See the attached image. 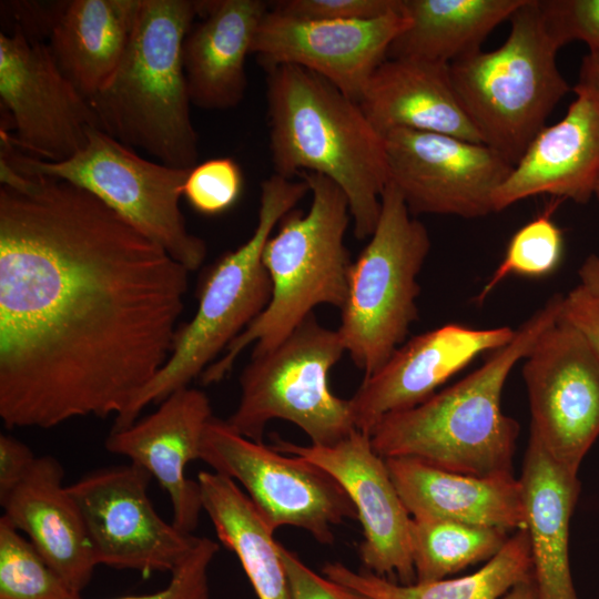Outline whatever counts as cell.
<instances>
[{
  "label": "cell",
  "mask_w": 599,
  "mask_h": 599,
  "mask_svg": "<svg viewBox=\"0 0 599 599\" xmlns=\"http://www.w3.org/2000/svg\"><path fill=\"white\" fill-rule=\"evenodd\" d=\"M0 418L118 417L174 345L190 271L91 192L0 159Z\"/></svg>",
  "instance_id": "cell-1"
},
{
  "label": "cell",
  "mask_w": 599,
  "mask_h": 599,
  "mask_svg": "<svg viewBox=\"0 0 599 599\" xmlns=\"http://www.w3.org/2000/svg\"><path fill=\"white\" fill-rule=\"evenodd\" d=\"M561 302V294L551 296L508 344L459 382L382 418L370 434L375 451L465 475H511L519 425L501 410L502 388L514 366L558 321Z\"/></svg>",
  "instance_id": "cell-2"
},
{
  "label": "cell",
  "mask_w": 599,
  "mask_h": 599,
  "mask_svg": "<svg viewBox=\"0 0 599 599\" xmlns=\"http://www.w3.org/2000/svg\"><path fill=\"white\" fill-rule=\"evenodd\" d=\"M265 71L274 174L332 180L348 200L355 237H369L389 182L384 136L357 102L321 75L292 64Z\"/></svg>",
  "instance_id": "cell-3"
},
{
  "label": "cell",
  "mask_w": 599,
  "mask_h": 599,
  "mask_svg": "<svg viewBox=\"0 0 599 599\" xmlns=\"http://www.w3.org/2000/svg\"><path fill=\"white\" fill-rule=\"evenodd\" d=\"M202 1L142 0L115 72L89 102L101 129L160 163L183 170L197 164L183 43Z\"/></svg>",
  "instance_id": "cell-4"
},
{
  "label": "cell",
  "mask_w": 599,
  "mask_h": 599,
  "mask_svg": "<svg viewBox=\"0 0 599 599\" xmlns=\"http://www.w3.org/2000/svg\"><path fill=\"white\" fill-rule=\"evenodd\" d=\"M312 193L307 213L293 210L280 222L263 251L272 295L264 311L200 376L204 385L219 383L241 353L254 344L252 355L280 345L318 305L342 308L352 265L345 234L352 221L348 200L332 180L303 173Z\"/></svg>",
  "instance_id": "cell-5"
},
{
  "label": "cell",
  "mask_w": 599,
  "mask_h": 599,
  "mask_svg": "<svg viewBox=\"0 0 599 599\" xmlns=\"http://www.w3.org/2000/svg\"><path fill=\"white\" fill-rule=\"evenodd\" d=\"M309 192L305 180L272 174L261 183L258 217L250 238L205 274L193 318L179 326L172 353L158 375L115 417L113 429L136 422L144 407L189 386L264 311L272 283L263 251L272 231Z\"/></svg>",
  "instance_id": "cell-6"
},
{
  "label": "cell",
  "mask_w": 599,
  "mask_h": 599,
  "mask_svg": "<svg viewBox=\"0 0 599 599\" xmlns=\"http://www.w3.org/2000/svg\"><path fill=\"white\" fill-rule=\"evenodd\" d=\"M509 22L499 48L450 63L449 75L483 143L516 165L570 87L539 1L525 0Z\"/></svg>",
  "instance_id": "cell-7"
},
{
  "label": "cell",
  "mask_w": 599,
  "mask_h": 599,
  "mask_svg": "<svg viewBox=\"0 0 599 599\" xmlns=\"http://www.w3.org/2000/svg\"><path fill=\"white\" fill-rule=\"evenodd\" d=\"M369 242L352 262L337 332L364 377L376 372L406 339L418 317L417 276L430 250L425 225L388 182Z\"/></svg>",
  "instance_id": "cell-8"
},
{
  "label": "cell",
  "mask_w": 599,
  "mask_h": 599,
  "mask_svg": "<svg viewBox=\"0 0 599 599\" xmlns=\"http://www.w3.org/2000/svg\"><path fill=\"white\" fill-rule=\"evenodd\" d=\"M0 159L19 172L64 180L91 192L190 272L205 260L206 244L187 230L180 209L190 170L142 158L94 126L84 146L61 162L30 156L0 132Z\"/></svg>",
  "instance_id": "cell-9"
},
{
  "label": "cell",
  "mask_w": 599,
  "mask_h": 599,
  "mask_svg": "<svg viewBox=\"0 0 599 599\" xmlns=\"http://www.w3.org/2000/svg\"><path fill=\"white\" fill-rule=\"evenodd\" d=\"M345 352L337 329L309 315L275 348L251 356L227 425L257 443L267 423L276 418L300 427L313 445L329 446L346 438L356 430L349 400L333 394L328 384L331 368Z\"/></svg>",
  "instance_id": "cell-10"
},
{
  "label": "cell",
  "mask_w": 599,
  "mask_h": 599,
  "mask_svg": "<svg viewBox=\"0 0 599 599\" xmlns=\"http://www.w3.org/2000/svg\"><path fill=\"white\" fill-rule=\"evenodd\" d=\"M200 459L238 483L274 531L294 526L328 545L333 526L357 519L352 500L327 471L237 434L226 420H209Z\"/></svg>",
  "instance_id": "cell-11"
},
{
  "label": "cell",
  "mask_w": 599,
  "mask_h": 599,
  "mask_svg": "<svg viewBox=\"0 0 599 599\" xmlns=\"http://www.w3.org/2000/svg\"><path fill=\"white\" fill-rule=\"evenodd\" d=\"M0 98L14 134L0 130L19 151L61 162L80 151L90 128H100L89 100L60 69L49 44L21 28L0 33Z\"/></svg>",
  "instance_id": "cell-12"
},
{
  "label": "cell",
  "mask_w": 599,
  "mask_h": 599,
  "mask_svg": "<svg viewBox=\"0 0 599 599\" xmlns=\"http://www.w3.org/2000/svg\"><path fill=\"white\" fill-rule=\"evenodd\" d=\"M524 359L529 438L556 463L578 474L599 437V359L560 318Z\"/></svg>",
  "instance_id": "cell-13"
},
{
  "label": "cell",
  "mask_w": 599,
  "mask_h": 599,
  "mask_svg": "<svg viewBox=\"0 0 599 599\" xmlns=\"http://www.w3.org/2000/svg\"><path fill=\"white\" fill-rule=\"evenodd\" d=\"M151 475L134 465L91 471L67 486L82 515L97 565L171 572L196 536L163 520L149 494Z\"/></svg>",
  "instance_id": "cell-14"
},
{
  "label": "cell",
  "mask_w": 599,
  "mask_h": 599,
  "mask_svg": "<svg viewBox=\"0 0 599 599\" xmlns=\"http://www.w3.org/2000/svg\"><path fill=\"white\" fill-rule=\"evenodd\" d=\"M384 140L389 183L413 215L486 216L514 167L486 144L451 135L397 129Z\"/></svg>",
  "instance_id": "cell-15"
},
{
  "label": "cell",
  "mask_w": 599,
  "mask_h": 599,
  "mask_svg": "<svg viewBox=\"0 0 599 599\" xmlns=\"http://www.w3.org/2000/svg\"><path fill=\"white\" fill-rule=\"evenodd\" d=\"M273 448L312 461L342 486L363 527L359 558L366 570L396 576L399 583L415 582L413 518L368 434L356 429L329 446H302L276 436Z\"/></svg>",
  "instance_id": "cell-16"
},
{
  "label": "cell",
  "mask_w": 599,
  "mask_h": 599,
  "mask_svg": "<svg viewBox=\"0 0 599 599\" xmlns=\"http://www.w3.org/2000/svg\"><path fill=\"white\" fill-rule=\"evenodd\" d=\"M406 24L402 8L380 18L351 21L300 19L270 9L251 53L264 70L282 64L307 69L358 103Z\"/></svg>",
  "instance_id": "cell-17"
},
{
  "label": "cell",
  "mask_w": 599,
  "mask_h": 599,
  "mask_svg": "<svg viewBox=\"0 0 599 599\" xmlns=\"http://www.w3.org/2000/svg\"><path fill=\"white\" fill-rule=\"evenodd\" d=\"M514 335L509 326L449 323L404 342L348 399L356 429L370 436L386 415L422 404L478 355L505 346Z\"/></svg>",
  "instance_id": "cell-18"
},
{
  "label": "cell",
  "mask_w": 599,
  "mask_h": 599,
  "mask_svg": "<svg viewBox=\"0 0 599 599\" xmlns=\"http://www.w3.org/2000/svg\"><path fill=\"white\" fill-rule=\"evenodd\" d=\"M160 404L143 419L112 429L105 448L155 478L170 498L172 524L192 534L203 508L197 481L189 479L185 470L189 463L200 459L212 407L204 392L190 386L173 392Z\"/></svg>",
  "instance_id": "cell-19"
},
{
  "label": "cell",
  "mask_w": 599,
  "mask_h": 599,
  "mask_svg": "<svg viewBox=\"0 0 599 599\" xmlns=\"http://www.w3.org/2000/svg\"><path fill=\"white\" fill-rule=\"evenodd\" d=\"M565 116L545 126L494 196V212L520 200L550 194L587 203L599 180V100L575 85Z\"/></svg>",
  "instance_id": "cell-20"
},
{
  "label": "cell",
  "mask_w": 599,
  "mask_h": 599,
  "mask_svg": "<svg viewBox=\"0 0 599 599\" xmlns=\"http://www.w3.org/2000/svg\"><path fill=\"white\" fill-rule=\"evenodd\" d=\"M62 480L58 459L37 457L27 477L0 504L2 516L27 536L69 589L80 595L98 565L80 509Z\"/></svg>",
  "instance_id": "cell-21"
},
{
  "label": "cell",
  "mask_w": 599,
  "mask_h": 599,
  "mask_svg": "<svg viewBox=\"0 0 599 599\" xmlns=\"http://www.w3.org/2000/svg\"><path fill=\"white\" fill-rule=\"evenodd\" d=\"M358 104L383 136L406 129L483 143L455 93L449 64L387 58L373 73Z\"/></svg>",
  "instance_id": "cell-22"
},
{
  "label": "cell",
  "mask_w": 599,
  "mask_h": 599,
  "mask_svg": "<svg viewBox=\"0 0 599 599\" xmlns=\"http://www.w3.org/2000/svg\"><path fill=\"white\" fill-rule=\"evenodd\" d=\"M268 10L262 0L202 1L203 20L191 28L182 52L194 105L225 110L242 101L246 57Z\"/></svg>",
  "instance_id": "cell-23"
},
{
  "label": "cell",
  "mask_w": 599,
  "mask_h": 599,
  "mask_svg": "<svg viewBox=\"0 0 599 599\" xmlns=\"http://www.w3.org/2000/svg\"><path fill=\"white\" fill-rule=\"evenodd\" d=\"M392 480L412 517H433L505 531L526 528L519 479L478 477L413 458H386Z\"/></svg>",
  "instance_id": "cell-24"
},
{
  "label": "cell",
  "mask_w": 599,
  "mask_h": 599,
  "mask_svg": "<svg viewBox=\"0 0 599 599\" xmlns=\"http://www.w3.org/2000/svg\"><path fill=\"white\" fill-rule=\"evenodd\" d=\"M538 599H579L570 570L569 527L580 481L529 438L519 478Z\"/></svg>",
  "instance_id": "cell-25"
},
{
  "label": "cell",
  "mask_w": 599,
  "mask_h": 599,
  "mask_svg": "<svg viewBox=\"0 0 599 599\" xmlns=\"http://www.w3.org/2000/svg\"><path fill=\"white\" fill-rule=\"evenodd\" d=\"M142 0L63 2L50 30V48L65 77L88 100L119 67Z\"/></svg>",
  "instance_id": "cell-26"
},
{
  "label": "cell",
  "mask_w": 599,
  "mask_h": 599,
  "mask_svg": "<svg viewBox=\"0 0 599 599\" xmlns=\"http://www.w3.org/2000/svg\"><path fill=\"white\" fill-rule=\"evenodd\" d=\"M525 0H403L406 27L387 58L450 64L480 51L487 35Z\"/></svg>",
  "instance_id": "cell-27"
},
{
  "label": "cell",
  "mask_w": 599,
  "mask_h": 599,
  "mask_svg": "<svg viewBox=\"0 0 599 599\" xmlns=\"http://www.w3.org/2000/svg\"><path fill=\"white\" fill-rule=\"evenodd\" d=\"M203 511L221 544L238 558L258 599H292L274 530L231 478L215 471L197 475Z\"/></svg>",
  "instance_id": "cell-28"
},
{
  "label": "cell",
  "mask_w": 599,
  "mask_h": 599,
  "mask_svg": "<svg viewBox=\"0 0 599 599\" xmlns=\"http://www.w3.org/2000/svg\"><path fill=\"white\" fill-rule=\"evenodd\" d=\"M325 577L370 599H499L532 576L527 529L509 536L504 547L478 570L463 577L397 583L368 570L354 571L342 562L323 567Z\"/></svg>",
  "instance_id": "cell-29"
},
{
  "label": "cell",
  "mask_w": 599,
  "mask_h": 599,
  "mask_svg": "<svg viewBox=\"0 0 599 599\" xmlns=\"http://www.w3.org/2000/svg\"><path fill=\"white\" fill-rule=\"evenodd\" d=\"M416 582L448 578L491 559L506 544L505 530L433 517H412Z\"/></svg>",
  "instance_id": "cell-30"
},
{
  "label": "cell",
  "mask_w": 599,
  "mask_h": 599,
  "mask_svg": "<svg viewBox=\"0 0 599 599\" xmlns=\"http://www.w3.org/2000/svg\"><path fill=\"white\" fill-rule=\"evenodd\" d=\"M74 596L32 544L0 518V599H72Z\"/></svg>",
  "instance_id": "cell-31"
},
{
  "label": "cell",
  "mask_w": 599,
  "mask_h": 599,
  "mask_svg": "<svg viewBox=\"0 0 599 599\" xmlns=\"http://www.w3.org/2000/svg\"><path fill=\"white\" fill-rule=\"evenodd\" d=\"M557 204L548 207L511 236L502 261L478 295V302L484 301L509 275L539 277L558 267L564 253V236L551 220Z\"/></svg>",
  "instance_id": "cell-32"
},
{
  "label": "cell",
  "mask_w": 599,
  "mask_h": 599,
  "mask_svg": "<svg viewBox=\"0 0 599 599\" xmlns=\"http://www.w3.org/2000/svg\"><path fill=\"white\" fill-rule=\"evenodd\" d=\"M243 175L230 158L211 159L192 167L183 185L190 205L205 215L225 212L238 200Z\"/></svg>",
  "instance_id": "cell-33"
},
{
  "label": "cell",
  "mask_w": 599,
  "mask_h": 599,
  "mask_svg": "<svg viewBox=\"0 0 599 599\" xmlns=\"http://www.w3.org/2000/svg\"><path fill=\"white\" fill-rule=\"evenodd\" d=\"M216 541L196 537L189 554L170 572L169 583L152 593L113 599H210L209 567L219 552ZM72 599H82L80 595Z\"/></svg>",
  "instance_id": "cell-34"
},
{
  "label": "cell",
  "mask_w": 599,
  "mask_h": 599,
  "mask_svg": "<svg viewBox=\"0 0 599 599\" xmlns=\"http://www.w3.org/2000/svg\"><path fill=\"white\" fill-rule=\"evenodd\" d=\"M549 32L561 47L571 41L599 49V0H538Z\"/></svg>",
  "instance_id": "cell-35"
},
{
  "label": "cell",
  "mask_w": 599,
  "mask_h": 599,
  "mask_svg": "<svg viewBox=\"0 0 599 599\" xmlns=\"http://www.w3.org/2000/svg\"><path fill=\"white\" fill-rule=\"evenodd\" d=\"M402 0H282L272 10L300 19L370 20L399 11Z\"/></svg>",
  "instance_id": "cell-36"
},
{
  "label": "cell",
  "mask_w": 599,
  "mask_h": 599,
  "mask_svg": "<svg viewBox=\"0 0 599 599\" xmlns=\"http://www.w3.org/2000/svg\"><path fill=\"white\" fill-rule=\"evenodd\" d=\"M292 599H370L308 568L294 552L278 542Z\"/></svg>",
  "instance_id": "cell-37"
},
{
  "label": "cell",
  "mask_w": 599,
  "mask_h": 599,
  "mask_svg": "<svg viewBox=\"0 0 599 599\" xmlns=\"http://www.w3.org/2000/svg\"><path fill=\"white\" fill-rule=\"evenodd\" d=\"M559 318L583 338L599 359V298L577 285L562 296Z\"/></svg>",
  "instance_id": "cell-38"
},
{
  "label": "cell",
  "mask_w": 599,
  "mask_h": 599,
  "mask_svg": "<svg viewBox=\"0 0 599 599\" xmlns=\"http://www.w3.org/2000/svg\"><path fill=\"white\" fill-rule=\"evenodd\" d=\"M37 457L19 439L0 435V502L27 477Z\"/></svg>",
  "instance_id": "cell-39"
},
{
  "label": "cell",
  "mask_w": 599,
  "mask_h": 599,
  "mask_svg": "<svg viewBox=\"0 0 599 599\" xmlns=\"http://www.w3.org/2000/svg\"><path fill=\"white\" fill-rule=\"evenodd\" d=\"M576 85L589 91L599 100V49L589 50L583 57Z\"/></svg>",
  "instance_id": "cell-40"
},
{
  "label": "cell",
  "mask_w": 599,
  "mask_h": 599,
  "mask_svg": "<svg viewBox=\"0 0 599 599\" xmlns=\"http://www.w3.org/2000/svg\"><path fill=\"white\" fill-rule=\"evenodd\" d=\"M580 286L592 296L599 298V256L589 255L578 270Z\"/></svg>",
  "instance_id": "cell-41"
},
{
  "label": "cell",
  "mask_w": 599,
  "mask_h": 599,
  "mask_svg": "<svg viewBox=\"0 0 599 599\" xmlns=\"http://www.w3.org/2000/svg\"><path fill=\"white\" fill-rule=\"evenodd\" d=\"M499 599H538L532 576L512 586Z\"/></svg>",
  "instance_id": "cell-42"
},
{
  "label": "cell",
  "mask_w": 599,
  "mask_h": 599,
  "mask_svg": "<svg viewBox=\"0 0 599 599\" xmlns=\"http://www.w3.org/2000/svg\"><path fill=\"white\" fill-rule=\"evenodd\" d=\"M595 196L599 200V180L596 184V187H595Z\"/></svg>",
  "instance_id": "cell-43"
}]
</instances>
